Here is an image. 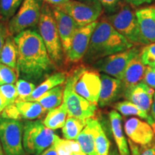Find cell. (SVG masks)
Masks as SVG:
<instances>
[{"mask_svg":"<svg viewBox=\"0 0 155 155\" xmlns=\"http://www.w3.org/2000/svg\"><path fill=\"white\" fill-rule=\"evenodd\" d=\"M14 40L17 50V69L22 76L38 79L50 71L53 62L36 30L22 31L14 37Z\"/></svg>","mask_w":155,"mask_h":155,"instance_id":"1","label":"cell"},{"mask_svg":"<svg viewBox=\"0 0 155 155\" xmlns=\"http://www.w3.org/2000/svg\"><path fill=\"white\" fill-rule=\"evenodd\" d=\"M134 46L115 30L107 17H104L97 23L85 55L91 61L102 59Z\"/></svg>","mask_w":155,"mask_h":155,"instance_id":"2","label":"cell"},{"mask_svg":"<svg viewBox=\"0 0 155 155\" xmlns=\"http://www.w3.org/2000/svg\"><path fill=\"white\" fill-rule=\"evenodd\" d=\"M38 28L50 60L53 63H60L64 53L63 46L53 10L45 3L42 5Z\"/></svg>","mask_w":155,"mask_h":155,"instance_id":"3","label":"cell"},{"mask_svg":"<svg viewBox=\"0 0 155 155\" xmlns=\"http://www.w3.org/2000/svg\"><path fill=\"white\" fill-rule=\"evenodd\" d=\"M56 134L40 121H28L23 131V147L28 154L40 155L53 145Z\"/></svg>","mask_w":155,"mask_h":155,"instance_id":"4","label":"cell"},{"mask_svg":"<svg viewBox=\"0 0 155 155\" xmlns=\"http://www.w3.org/2000/svg\"><path fill=\"white\" fill-rule=\"evenodd\" d=\"M107 19L115 30L134 45H148L140 32L135 12L129 6L121 7Z\"/></svg>","mask_w":155,"mask_h":155,"instance_id":"5","label":"cell"},{"mask_svg":"<svg viewBox=\"0 0 155 155\" xmlns=\"http://www.w3.org/2000/svg\"><path fill=\"white\" fill-rule=\"evenodd\" d=\"M75 73L73 71L68 75L63 91V103L68 116L86 120L92 118L96 111V104H92L79 96L74 91Z\"/></svg>","mask_w":155,"mask_h":155,"instance_id":"6","label":"cell"},{"mask_svg":"<svg viewBox=\"0 0 155 155\" xmlns=\"http://www.w3.org/2000/svg\"><path fill=\"white\" fill-rule=\"evenodd\" d=\"M24 125L17 119L0 117V142L6 155H25Z\"/></svg>","mask_w":155,"mask_h":155,"instance_id":"7","label":"cell"},{"mask_svg":"<svg viewBox=\"0 0 155 155\" xmlns=\"http://www.w3.org/2000/svg\"><path fill=\"white\" fill-rule=\"evenodd\" d=\"M41 9L38 0H24L17 12L9 19L7 30L12 36H16L28 28L38 24Z\"/></svg>","mask_w":155,"mask_h":155,"instance_id":"8","label":"cell"},{"mask_svg":"<svg viewBox=\"0 0 155 155\" xmlns=\"http://www.w3.org/2000/svg\"><path fill=\"white\" fill-rule=\"evenodd\" d=\"M74 91L79 96L92 104H97L99 98L101 75L94 70L79 67L75 68Z\"/></svg>","mask_w":155,"mask_h":155,"instance_id":"9","label":"cell"},{"mask_svg":"<svg viewBox=\"0 0 155 155\" xmlns=\"http://www.w3.org/2000/svg\"><path fill=\"white\" fill-rule=\"evenodd\" d=\"M58 7L72 17L80 28L96 22L102 13L99 3H86L77 0H69Z\"/></svg>","mask_w":155,"mask_h":155,"instance_id":"10","label":"cell"},{"mask_svg":"<svg viewBox=\"0 0 155 155\" xmlns=\"http://www.w3.org/2000/svg\"><path fill=\"white\" fill-rule=\"evenodd\" d=\"M137 46L124 51L102 58L98 63V69L105 74L121 80L126 68L132 60L140 53Z\"/></svg>","mask_w":155,"mask_h":155,"instance_id":"11","label":"cell"},{"mask_svg":"<svg viewBox=\"0 0 155 155\" xmlns=\"http://www.w3.org/2000/svg\"><path fill=\"white\" fill-rule=\"evenodd\" d=\"M97 23L98 21L86 26L81 27L78 30L73 37L71 48L65 54L68 61L71 63H77L84 58L88 50L93 32Z\"/></svg>","mask_w":155,"mask_h":155,"instance_id":"12","label":"cell"},{"mask_svg":"<svg viewBox=\"0 0 155 155\" xmlns=\"http://www.w3.org/2000/svg\"><path fill=\"white\" fill-rule=\"evenodd\" d=\"M61 38L64 53L66 54L71 48L73 37L80 28L71 17L58 7H51Z\"/></svg>","mask_w":155,"mask_h":155,"instance_id":"13","label":"cell"},{"mask_svg":"<svg viewBox=\"0 0 155 155\" xmlns=\"http://www.w3.org/2000/svg\"><path fill=\"white\" fill-rule=\"evenodd\" d=\"M124 131L131 141L141 146L152 144L154 141L155 134L152 126L138 118L128 119L124 124Z\"/></svg>","mask_w":155,"mask_h":155,"instance_id":"14","label":"cell"},{"mask_svg":"<svg viewBox=\"0 0 155 155\" xmlns=\"http://www.w3.org/2000/svg\"><path fill=\"white\" fill-rule=\"evenodd\" d=\"M101 86L98 104L101 107H104L117 100L123 94L122 85L121 80L106 74L101 75Z\"/></svg>","mask_w":155,"mask_h":155,"instance_id":"15","label":"cell"},{"mask_svg":"<svg viewBox=\"0 0 155 155\" xmlns=\"http://www.w3.org/2000/svg\"><path fill=\"white\" fill-rule=\"evenodd\" d=\"M135 14L143 38L148 45L155 42V6L137 9Z\"/></svg>","mask_w":155,"mask_h":155,"instance_id":"16","label":"cell"},{"mask_svg":"<svg viewBox=\"0 0 155 155\" xmlns=\"http://www.w3.org/2000/svg\"><path fill=\"white\" fill-rule=\"evenodd\" d=\"M101 127V124L97 119L94 118L86 119V127L76 139L83 153L87 155H96V137Z\"/></svg>","mask_w":155,"mask_h":155,"instance_id":"17","label":"cell"},{"mask_svg":"<svg viewBox=\"0 0 155 155\" xmlns=\"http://www.w3.org/2000/svg\"><path fill=\"white\" fill-rule=\"evenodd\" d=\"M146 68V65L141 62L139 55L135 57L129 63L121 80L124 96L131 89L141 82L144 78Z\"/></svg>","mask_w":155,"mask_h":155,"instance_id":"18","label":"cell"},{"mask_svg":"<svg viewBox=\"0 0 155 155\" xmlns=\"http://www.w3.org/2000/svg\"><path fill=\"white\" fill-rule=\"evenodd\" d=\"M154 94V89L141 81L131 89L124 97L141 109L148 112L152 107Z\"/></svg>","mask_w":155,"mask_h":155,"instance_id":"19","label":"cell"},{"mask_svg":"<svg viewBox=\"0 0 155 155\" xmlns=\"http://www.w3.org/2000/svg\"><path fill=\"white\" fill-rule=\"evenodd\" d=\"M111 129L115 139L118 152L120 155H130L128 143L124 134L121 125V116L116 110H113L109 113Z\"/></svg>","mask_w":155,"mask_h":155,"instance_id":"20","label":"cell"},{"mask_svg":"<svg viewBox=\"0 0 155 155\" xmlns=\"http://www.w3.org/2000/svg\"><path fill=\"white\" fill-rule=\"evenodd\" d=\"M66 75L63 72H57L53 73L46 79L44 82L40 84L33 91V92L26 98L24 101H35L42 95L55 87L63 85L66 81Z\"/></svg>","mask_w":155,"mask_h":155,"instance_id":"21","label":"cell"},{"mask_svg":"<svg viewBox=\"0 0 155 155\" xmlns=\"http://www.w3.org/2000/svg\"><path fill=\"white\" fill-rule=\"evenodd\" d=\"M63 91L64 86L60 85L45 93L36 101H38L45 111H50L61 105L63 101Z\"/></svg>","mask_w":155,"mask_h":155,"instance_id":"22","label":"cell"},{"mask_svg":"<svg viewBox=\"0 0 155 155\" xmlns=\"http://www.w3.org/2000/svg\"><path fill=\"white\" fill-rule=\"evenodd\" d=\"M68 111L64 103L61 105L50 110L45 119L43 124L46 127L52 130L63 128L67 119Z\"/></svg>","mask_w":155,"mask_h":155,"instance_id":"23","label":"cell"},{"mask_svg":"<svg viewBox=\"0 0 155 155\" xmlns=\"http://www.w3.org/2000/svg\"><path fill=\"white\" fill-rule=\"evenodd\" d=\"M15 106L21 117L28 120H33L42 116L46 111L38 101H27L17 100Z\"/></svg>","mask_w":155,"mask_h":155,"instance_id":"24","label":"cell"},{"mask_svg":"<svg viewBox=\"0 0 155 155\" xmlns=\"http://www.w3.org/2000/svg\"><path fill=\"white\" fill-rule=\"evenodd\" d=\"M17 60V50L14 38L9 35L6 39L1 54L0 63L7 66L16 69Z\"/></svg>","mask_w":155,"mask_h":155,"instance_id":"25","label":"cell"},{"mask_svg":"<svg viewBox=\"0 0 155 155\" xmlns=\"http://www.w3.org/2000/svg\"><path fill=\"white\" fill-rule=\"evenodd\" d=\"M86 125V120L68 116L62 129L64 138L69 140H76Z\"/></svg>","mask_w":155,"mask_h":155,"instance_id":"26","label":"cell"},{"mask_svg":"<svg viewBox=\"0 0 155 155\" xmlns=\"http://www.w3.org/2000/svg\"><path fill=\"white\" fill-rule=\"evenodd\" d=\"M115 108L119 111L122 115L124 116H138L141 119H147L148 123L152 126L154 123L152 116L148 114V112L141 109L139 106L135 105L129 101H124L118 102L115 105Z\"/></svg>","mask_w":155,"mask_h":155,"instance_id":"27","label":"cell"},{"mask_svg":"<svg viewBox=\"0 0 155 155\" xmlns=\"http://www.w3.org/2000/svg\"><path fill=\"white\" fill-rule=\"evenodd\" d=\"M53 145L58 155H71L74 152H82L77 141L62 139L57 135L55 136Z\"/></svg>","mask_w":155,"mask_h":155,"instance_id":"28","label":"cell"},{"mask_svg":"<svg viewBox=\"0 0 155 155\" xmlns=\"http://www.w3.org/2000/svg\"><path fill=\"white\" fill-rule=\"evenodd\" d=\"M24 0H0V17L4 21L10 19Z\"/></svg>","mask_w":155,"mask_h":155,"instance_id":"29","label":"cell"},{"mask_svg":"<svg viewBox=\"0 0 155 155\" xmlns=\"http://www.w3.org/2000/svg\"><path fill=\"white\" fill-rule=\"evenodd\" d=\"M139 57L144 65L155 68V42L147 45L141 48Z\"/></svg>","mask_w":155,"mask_h":155,"instance_id":"30","label":"cell"},{"mask_svg":"<svg viewBox=\"0 0 155 155\" xmlns=\"http://www.w3.org/2000/svg\"><path fill=\"white\" fill-rule=\"evenodd\" d=\"M95 145H96V155H108L110 147L109 141L102 127L97 134Z\"/></svg>","mask_w":155,"mask_h":155,"instance_id":"31","label":"cell"},{"mask_svg":"<svg viewBox=\"0 0 155 155\" xmlns=\"http://www.w3.org/2000/svg\"><path fill=\"white\" fill-rule=\"evenodd\" d=\"M17 75L15 69L0 63V86L14 84L17 82Z\"/></svg>","mask_w":155,"mask_h":155,"instance_id":"32","label":"cell"},{"mask_svg":"<svg viewBox=\"0 0 155 155\" xmlns=\"http://www.w3.org/2000/svg\"><path fill=\"white\" fill-rule=\"evenodd\" d=\"M15 86H16L17 94H18L17 100L19 101H24L25 98L30 96L31 94L36 88L35 85L23 79H19L17 81Z\"/></svg>","mask_w":155,"mask_h":155,"instance_id":"33","label":"cell"},{"mask_svg":"<svg viewBox=\"0 0 155 155\" xmlns=\"http://www.w3.org/2000/svg\"><path fill=\"white\" fill-rule=\"evenodd\" d=\"M0 93L5 101L7 106L14 104L18 98L16 86L14 84H5L0 86Z\"/></svg>","mask_w":155,"mask_h":155,"instance_id":"34","label":"cell"},{"mask_svg":"<svg viewBox=\"0 0 155 155\" xmlns=\"http://www.w3.org/2000/svg\"><path fill=\"white\" fill-rule=\"evenodd\" d=\"M129 145L131 155H155V143L141 146L129 139Z\"/></svg>","mask_w":155,"mask_h":155,"instance_id":"35","label":"cell"},{"mask_svg":"<svg viewBox=\"0 0 155 155\" xmlns=\"http://www.w3.org/2000/svg\"><path fill=\"white\" fill-rule=\"evenodd\" d=\"M143 81L147 86L155 89V68L147 66L143 78Z\"/></svg>","mask_w":155,"mask_h":155,"instance_id":"36","label":"cell"},{"mask_svg":"<svg viewBox=\"0 0 155 155\" xmlns=\"http://www.w3.org/2000/svg\"><path fill=\"white\" fill-rule=\"evenodd\" d=\"M2 116L4 118H7V119L17 120H19L22 118L15 104L6 106L5 109L3 110Z\"/></svg>","mask_w":155,"mask_h":155,"instance_id":"37","label":"cell"},{"mask_svg":"<svg viewBox=\"0 0 155 155\" xmlns=\"http://www.w3.org/2000/svg\"><path fill=\"white\" fill-rule=\"evenodd\" d=\"M102 7H104L108 11L113 12L117 8L121 0H98Z\"/></svg>","mask_w":155,"mask_h":155,"instance_id":"38","label":"cell"},{"mask_svg":"<svg viewBox=\"0 0 155 155\" xmlns=\"http://www.w3.org/2000/svg\"><path fill=\"white\" fill-rule=\"evenodd\" d=\"M9 32L7 28H6L2 22H0V54L2 50L4 45L5 43L7 37L9 35Z\"/></svg>","mask_w":155,"mask_h":155,"instance_id":"39","label":"cell"},{"mask_svg":"<svg viewBox=\"0 0 155 155\" xmlns=\"http://www.w3.org/2000/svg\"><path fill=\"white\" fill-rule=\"evenodd\" d=\"M43 1L51 7H59L68 2L69 0H43Z\"/></svg>","mask_w":155,"mask_h":155,"instance_id":"40","label":"cell"},{"mask_svg":"<svg viewBox=\"0 0 155 155\" xmlns=\"http://www.w3.org/2000/svg\"><path fill=\"white\" fill-rule=\"evenodd\" d=\"M126 1L131 5L138 7V6L144 5V4H150L154 2L155 0H126Z\"/></svg>","mask_w":155,"mask_h":155,"instance_id":"41","label":"cell"},{"mask_svg":"<svg viewBox=\"0 0 155 155\" xmlns=\"http://www.w3.org/2000/svg\"><path fill=\"white\" fill-rule=\"evenodd\" d=\"M40 155H58V154L53 144V145H51L47 150L43 151Z\"/></svg>","mask_w":155,"mask_h":155,"instance_id":"42","label":"cell"},{"mask_svg":"<svg viewBox=\"0 0 155 155\" xmlns=\"http://www.w3.org/2000/svg\"><path fill=\"white\" fill-rule=\"evenodd\" d=\"M6 106H6L5 101L4 99L2 96L1 93H0V113H2L3 111V110L5 109Z\"/></svg>","mask_w":155,"mask_h":155,"instance_id":"43","label":"cell"},{"mask_svg":"<svg viewBox=\"0 0 155 155\" xmlns=\"http://www.w3.org/2000/svg\"><path fill=\"white\" fill-rule=\"evenodd\" d=\"M151 111H152V117L155 123V93L154 94V98H153V103L152 107H151Z\"/></svg>","mask_w":155,"mask_h":155,"instance_id":"44","label":"cell"},{"mask_svg":"<svg viewBox=\"0 0 155 155\" xmlns=\"http://www.w3.org/2000/svg\"><path fill=\"white\" fill-rule=\"evenodd\" d=\"M80 2L86 3H99L98 0H80Z\"/></svg>","mask_w":155,"mask_h":155,"instance_id":"45","label":"cell"},{"mask_svg":"<svg viewBox=\"0 0 155 155\" xmlns=\"http://www.w3.org/2000/svg\"><path fill=\"white\" fill-rule=\"evenodd\" d=\"M108 155H120V154L117 150H116V149H113V150H112L111 152H109Z\"/></svg>","mask_w":155,"mask_h":155,"instance_id":"46","label":"cell"},{"mask_svg":"<svg viewBox=\"0 0 155 155\" xmlns=\"http://www.w3.org/2000/svg\"><path fill=\"white\" fill-rule=\"evenodd\" d=\"M71 155H87L85 154V153H83V152H74L73 153V154H71Z\"/></svg>","mask_w":155,"mask_h":155,"instance_id":"47","label":"cell"},{"mask_svg":"<svg viewBox=\"0 0 155 155\" xmlns=\"http://www.w3.org/2000/svg\"><path fill=\"white\" fill-rule=\"evenodd\" d=\"M0 155H5L4 154V150H3L1 142H0Z\"/></svg>","mask_w":155,"mask_h":155,"instance_id":"48","label":"cell"},{"mask_svg":"<svg viewBox=\"0 0 155 155\" xmlns=\"http://www.w3.org/2000/svg\"><path fill=\"white\" fill-rule=\"evenodd\" d=\"M152 127L153 128V129H154V134H155V123H154L152 125Z\"/></svg>","mask_w":155,"mask_h":155,"instance_id":"49","label":"cell"},{"mask_svg":"<svg viewBox=\"0 0 155 155\" xmlns=\"http://www.w3.org/2000/svg\"></svg>","mask_w":155,"mask_h":155,"instance_id":"50","label":"cell"}]
</instances>
